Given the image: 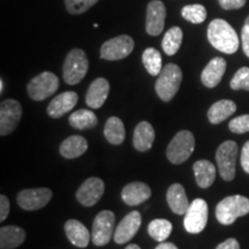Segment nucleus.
I'll return each instance as SVG.
<instances>
[{"mask_svg":"<svg viewBox=\"0 0 249 249\" xmlns=\"http://www.w3.org/2000/svg\"><path fill=\"white\" fill-rule=\"evenodd\" d=\"M65 232L71 244L79 248H86L89 245L90 233L82 223L76 219H70L65 224Z\"/></svg>","mask_w":249,"mask_h":249,"instance_id":"nucleus-21","label":"nucleus"},{"mask_svg":"<svg viewBox=\"0 0 249 249\" xmlns=\"http://www.w3.org/2000/svg\"><path fill=\"white\" fill-rule=\"evenodd\" d=\"M26 240V232L18 226H2L0 230V248L14 249Z\"/></svg>","mask_w":249,"mask_h":249,"instance_id":"nucleus-25","label":"nucleus"},{"mask_svg":"<svg viewBox=\"0 0 249 249\" xmlns=\"http://www.w3.org/2000/svg\"><path fill=\"white\" fill-rule=\"evenodd\" d=\"M183 33L181 28L172 27L166 31L164 38L161 40V48L167 55H174L179 51L182 44Z\"/></svg>","mask_w":249,"mask_h":249,"instance_id":"nucleus-29","label":"nucleus"},{"mask_svg":"<svg viewBox=\"0 0 249 249\" xmlns=\"http://www.w3.org/2000/svg\"><path fill=\"white\" fill-rule=\"evenodd\" d=\"M104 188L105 185L102 179L96 177L87 179L76 192V200L85 207H92L102 198Z\"/></svg>","mask_w":249,"mask_h":249,"instance_id":"nucleus-14","label":"nucleus"},{"mask_svg":"<svg viewBox=\"0 0 249 249\" xmlns=\"http://www.w3.org/2000/svg\"><path fill=\"white\" fill-rule=\"evenodd\" d=\"M151 196V189L144 182H132L124 187L121 198L127 205H139Z\"/></svg>","mask_w":249,"mask_h":249,"instance_id":"nucleus-19","label":"nucleus"},{"mask_svg":"<svg viewBox=\"0 0 249 249\" xmlns=\"http://www.w3.org/2000/svg\"><path fill=\"white\" fill-rule=\"evenodd\" d=\"M110 92V83L104 77H98L90 85L86 95V103L89 107L99 108L107 99Z\"/></svg>","mask_w":249,"mask_h":249,"instance_id":"nucleus-17","label":"nucleus"},{"mask_svg":"<svg viewBox=\"0 0 249 249\" xmlns=\"http://www.w3.org/2000/svg\"><path fill=\"white\" fill-rule=\"evenodd\" d=\"M236 111V104L230 99H222L213 104L208 111V119L211 124H218L231 117Z\"/></svg>","mask_w":249,"mask_h":249,"instance_id":"nucleus-26","label":"nucleus"},{"mask_svg":"<svg viewBox=\"0 0 249 249\" xmlns=\"http://www.w3.org/2000/svg\"><path fill=\"white\" fill-rule=\"evenodd\" d=\"M218 2L223 9L230 11V9H239L244 7L246 0H218Z\"/></svg>","mask_w":249,"mask_h":249,"instance_id":"nucleus-36","label":"nucleus"},{"mask_svg":"<svg viewBox=\"0 0 249 249\" xmlns=\"http://www.w3.org/2000/svg\"><path fill=\"white\" fill-rule=\"evenodd\" d=\"M71 126L76 129H90L93 128L98 124V119L92 111L89 110H77L71 114L70 119Z\"/></svg>","mask_w":249,"mask_h":249,"instance_id":"nucleus-28","label":"nucleus"},{"mask_svg":"<svg viewBox=\"0 0 249 249\" xmlns=\"http://www.w3.org/2000/svg\"><path fill=\"white\" fill-rule=\"evenodd\" d=\"M216 249H240V245H239L238 240H235V239L233 238H230L224 242H222V244L218 245Z\"/></svg>","mask_w":249,"mask_h":249,"instance_id":"nucleus-40","label":"nucleus"},{"mask_svg":"<svg viewBox=\"0 0 249 249\" xmlns=\"http://www.w3.org/2000/svg\"><path fill=\"white\" fill-rule=\"evenodd\" d=\"M208 216H209V210H208L207 202L202 198H196L189 205L183 218V226L186 231L192 234L201 233L207 226Z\"/></svg>","mask_w":249,"mask_h":249,"instance_id":"nucleus-8","label":"nucleus"},{"mask_svg":"<svg viewBox=\"0 0 249 249\" xmlns=\"http://www.w3.org/2000/svg\"><path fill=\"white\" fill-rule=\"evenodd\" d=\"M98 1L99 0H65V5L68 13L79 15L85 13Z\"/></svg>","mask_w":249,"mask_h":249,"instance_id":"nucleus-33","label":"nucleus"},{"mask_svg":"<svg viewBox=\"0 0 249 249\" xmlns=\"http://www.w3.org/2000/svg\"><path fill=\"white\" fill-rule=\"evenodd\" d=\"M172 224L166 219H154L149 224L148 233L152 239L158 242H163L169 238L172 232Z\"/></svg>","mask_w":249,"mask_h":249,"instance_id":"nucleus-31","label":"nucleus"},{"mask_svg":"<svg viewBox=\"0 0 249 249\" xmlns=\"http://www.w3.org/2000/svg\"><path fill=\"white\" fill-rule=\"evenodd\" d=\"M195 148V138L189 130H180L170 142L166 150L169 160L173 164H182L191 157Z\"/></svg>","mask_w":249,"mask_h":249,"instance_id":"nucleus-5","label":"nucleus"},{"mask_svg":"<svg viewBox=\"0 0 249 249\" xmlns=\"http://www.w3.org/2000/svg\"><path fill=\"white\" fill-rule=\"evenodd\" d=\"M22 118V107L15 99H6L0 105V134L8 135L17 128Z\"/></svg>","mask_w":249,"mask_h":249,"instance_id":"nucleus-11","label":"nucleus"},{"mask_svg":"<svg viewBox=\"0 0 249 249\" xmlns=\"http://www.w3.org/2000/svg\"><path fill=\"white\" fill-rule=\"evenodd\" d=\"M104 135L111 144H121V143L124 142V136H126L123 121H121L118 117L108 118L107 124H105Z\"/></svg>","mask_w":249,"mask_h":249,"instance_id":"nucleus-27","label":"nucleus"},{"mask_svg":"<svg viewBox=\"0 0 249 249\" xmlns=\"http://www.w3.org/2000/svg\"><path fill=\"white\" fill-rule=\"evenodd\" d=\"M193 171L196 183L201 188H208L213 185L216 179V167L209 160H197L193 165Z\"/></svg>","mask_w":249,"mask_h":249,"instance_id":"nucleus-23","label":"nucleus"},{"mask_svg":"<svg viewBox=\"0 0 249 249\" xmlns=\"http://www.w3.org/2000/svg\"><path fill=\"white\" fill-rule=\"evenodd\" d=\"M116 216L110 210L101 211L92 223L91 239L95 246H105L110 242L113 234Z\"/></svg>","mask_w":249,"mask_h":249,"instance_id":"nucleus-10","label":"nucleus"},{"mask_svg":"<svg viewBox=\"0 0 249 249\" xmlns=\"http://www.w3.org/2000/svg\"><path fill=\"white\" fill-rule=\"evenodd\" d=\"M142 61L145 70L152 76L160 75L161 70H163L161 68L163 59H161L160 51L154 48H148L144 50V52L142 54Z\"/></svg>","mask_w":249,"mask_h":249,"instance_id":"nucleus-30","label":"nucleus"},{"mask_svg":"<svg viewBox=\"0 0 249 249\" xmlns=\"http://www.w3.org/2000/svg\"><path fill=\"white\" fill-rule=\"evenodd\" d=\"M238 144L234 141H225L216 151V160L220 177L225 181H232L235 177V163L238 156Z\"/></svg>","mask_w":249,"mask_h":249,"instance_id":"nucleus-6","label":"nucleus"},{"mask_svg":"<svg viewBox=\"0 0 249 249\" xmlns=\"http://www.w3.org/2000/svg\"><path fill=\"white\" fill-rule=\"evenodd\" d=\"M134 50V40L128 35H120L107 40L101 48V58L104 60H121L128 57Z\"/></svg>","mask_w":249,"mask_h":249,"instance_id":"nucleus-9","label":"nucleus"},{"mask_svg":"<svg viewBox=\"0 0 249 249\" xmlns=\"http://www.w3.org/2000/svg\"><path fill=\"white\" fill-rule=\"evenodd\" d=\"M52 198V192L49 188L24 189L18 194V204L24 210L34 211L44 208Z\"/></svg>","mask_w":249,"mask_h":249,"instance_id":"nucleus-12","label":"nucleus"},{"mask_svg":"<svg viewBox=\"0 0 249 249\" xmlns=\"http://www.w3.org/2000/svg\"><path fill=\"white\" fill-rule=\"evenodd\" d=\"M4 91V81L0 80V92Z\"/></svg>","mask_w":249,"mask_h":249,"instance_id":"nucleus-43","label":"nucleus"},{"mask_svg":"<svg viewBox=\"0 0 249 249\" xmlns=\"http://www.w3.org/2000/svg\"><path fill=\"white\" fill-rule=\"evenodd\" d=\"M181 15L185 20L189 22L198 24L204 22L207 18V9L203 5L194 4V5H187L181 9Z\"/></svg>","mask_w":249,"mask_h":249,"instance_id":"nucleus-32","label":"nucleus"},{"mask_svg":"<svg viewBox=\"0 0 249 249\" xmlns=\"http://www.w3.org/2000/svg\"><path fill=\"white\" fill-rule=\"evenodd\" d=\"M155 141V129L148 121H141L136 126L133 136L134 148L139 151H148Z\"/></svg>","mask_w":249,"mask_h":249,"instance_id":"nucleus-22","label":"nucleus"},{"mask_svg":"<svg viewBox=\"0 0 249 249\" xmlns=\"http://www.w3.org/2000/svg\"><path fill=\"white\" fill-rule=\"evenodd\" d=\"M226 71V61L224 58L216 57L209 61L201 74L202 83L207 88H214L222 81Z\"/></svg>","mask_w":249,"mask_h":249,"instance_id":"nucleus-18","label":"nucleus"},{"mask_svg":"<svg viewBox=\"0 0 249 249\" xmlns=\"http://www.w3.org/2000/svg\"><path fill=\"white\" fill-rule=\"evenodd\" d=\"M140 226H141V214L139 211H132L126 214L119 225L117 226L113 235L114 241L119 245L130 241L138 233Z\"/></svg>","mask_w":249,"mask_h":249,"instance_id":"nucleus-15","label":"nucleus"},{"mask_svg":"<svg viewBox=\"0 0 249 249\" xmlns=\"http://www.w3.org/2000/svg\"><path fill=\"white\" fill-rule=\"evenodd\" d=\"M208 39L218 51L233 54L239 49V37L231 24L222 18H214L208 27Z\"/></svg>","mask_w":249,"mask_h":249,"instance_id":"nucleus-1","label":"nucleus"},{"mask_svg":"<svg viewBox=\"0 0 249 249\" xmlns=\"http://www.w3.org/2000/svg\"><path fill=\"white\" fill-rule=\"evenodd\" d=\"M79 101V96L74 91H65L60 95L55 96V97L50 102L48 107V114L51 118L58 119L62 116L73 110L74 107L77 104Z\"/></svg>","mask_w":249,"mask_h":249,"instance_id":"nucleus-16","label":"nucleus"},{"mask_svg":"<svg viewBox=\"0 0 249 249\" xmlns=\"http://www.w3.org/2000/svg\"><path fill=\"white\" fill-rule=\"evenodd\" d=\"M155 249H178V247L172 242H160Z\"/></svg>","mask_w":249,"mask_h":249,"instance_id":"nucleus-41","label":"nucleus"},{"mask_svg":"<svg viewBox=\"0 0 249 249\" xmlns=\"http://www.w3.org/2000/svg\"><path fill=\"white\" fill-rule=\"evenodd\" d=\"M229 128L231 132L236 134H244L249 132V114L236 117L229 124Z\"/></svg>","mask_w":249,"mask_h":249,"instance_id":"nucleus-35","label":"nucleus"},{"mask_svg":"<svg viewBox=\"0 0 249 249\" xmlns=\"http://www.w3.org/2000/svg\"><path fill=\"white\" fill-rule=\"evenodd\" d=\"M9 208H11V204H9L7 196H0V220L1 222H4L6 218H7L9 213Z\"/></svg>","mask_w":249,"mask_h":249,"instance_id":"nucleus-37","label":"nucleus"},{"mask_svg":"<svg viewBox=\"0 0 249 249\" xmlns=\"http://www.w3.org/2000/svg\"><path fill=\"white\" fill-rule=\"evenodd\" d=\"M88 70L89 61L86 52L81 49H73L65 59L62 76L67 85L74 86L85 79Z\"/></svg>","mask_w":249,"mask_h":249,"instance_id":"nucleus-4","label":"nucleus"},{"mask_svg":"<svg viewBox=\"0 0 249 249\" xmlns=\"http://www.w3.org/2000/svg\"><path fill=\"white\" fill-rule=\"evenodd\" d=\"M249 213V198L242 195L227 196L217 204L216 217L223 225H231L239 217Z\"/></svg>","mask_w":249,"mask_h":249,"instance_id":"nucleus-3","label":"nucleus"},{"mask_svg":"<svg viewBox=\"0 0 249 249\" xmlns=\"http://www.w3.org/2000/svg\"><path fill=\"white\" fill-rule=\"evenodd\" d=\"M230 86L233 90H247L249 91V67H241L236 71Z\"/></svg>","mask_w":249,"mask_h":249,"instance_id":"nucleus-34","label":"nucleus"},{"mask_svg":"<svg viewBox=\"0 0 249 249\" xmlns=\"http://www.w3.org/2000/svg\"><path fill=\"white\" fill-rule=\"evenodd\" d=\"M166 8L160 0H151L147 6V18H145V31L150 36L160 35L165 26Z\"/></svg>","mask_w":249,"mask_h":249,"instance_id":"nucleus-13","label":"nucleus"},{"mask_svg":"<svg viewBox=\"0 0 249 249\" xmlns=\"http://www.w3.org/2000/svg\"><path fill=\"white\" fill-rule=\"evenodd\" d=\"M124 249H141L138 245H128Z\"/></svg>","mask_w":249,"mask_h":249,"instance_id":"nucleus-42","label":"nucleus"},{"mask_svg":"<svg viewBox=\"0 0 249 249\" xmlns=\"http://www.w3.org/2000/svg\"><path fill=\"white\" fill-rule=\"evenodd\" d=\"M182 81V71L176 64H167L163 67L156 81L155 90L163 102H170L177 95Z\"/></svg>","mask_w":249,"mask_h":249,"instance_id":"nucleus-2","label":"nucleus"},{"mask_svg":"<svg viewBox=\"0 0 249 249\" xmlns=\"http://www.w3.org/2000/svg\"><path fill=\"white\" fill-rule=\"evenodd\" d=\"M59 88V79L51 71H43L34 77L27 87L28 95L34 101H44L53 95Z\"/></svg>","mask_w":249,"mask_h":249,"instance_id":"nucleus-7","label":"nucleus"},{"mask_svg":"<svg viewBox=\"0 0 249 249\" xmlns=\"http://www.w3.org/2000/svg\"><path fill=\"white\" fill-rule=\"evenodd\" d=\"M166 200L170 209L176 214H185L189 208V202L187 198L185 188L180 183H173L167 189Z\"/></svg>","mask_w":249,"mask_h":249,"instance_id":"nucleus-20","label":"nucleus"},{"mask_svg":"<svg viewBox=\"0 0 249 249\" xmlns=\"http://www.w3.org/2000/svg\"><path fill=\"white\" fill-rule=\"evenodd\" d=\"M245 24H247V26H249V17L246 18V21H245Z\"/></svg>","mask_w":249,"mask_h":249,"instance_id":"nucleus-44","label":"nucleus"},{"mask_svg":"<svg viewBox=\"0 0 249 249\" xmlns=\"http://www.w3.org/2000/svg\"><path fill=\"white\" fill-rule=\"evenodd\" d=\"M241 42H242V50L245 54L249 58V26L245 24L241 30Z\"/></svg>","mask_w":249,"mask_h":249,"instance_id":"nucleus-38","label":"nucleus"},{"mask_svg":"<svg viewBox=\"0 0 249 249\" xmlns=\"http://www.w3.org/2000/svg\"><path fill=\"white\" fill-rule=\"evenodd\" d=\"M88 150V142L83 136L71 135L60 145V155L67 160H73L82 156Z\"/></svg>","mask_w":249,"mask_h":249,"instance_id":"nucleus-24","label":"nucleus"},{"mask_svg":"<svg viewBox=\"0 0 249 249\" xmlns=\"http://www.w3.org/2000/svg\"><path fill=\"white\" fill-rule=\"evenodd\" d=\"M241 165L245 172L249 174V141L245 143L241 150Z\"/></svg>","mask_w":249,"mask_h":249,"instance_id":"nucleus-39","label":"nucleus"}]
</instances>
